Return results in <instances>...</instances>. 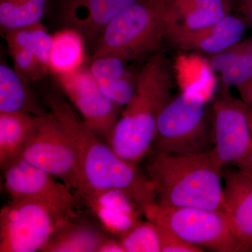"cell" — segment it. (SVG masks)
I'll return each mask as SVG.
<instances>
[{
  "label": "cell",
  "mask_w": 252,
  "mask_h": 252,
  "mask_svg": "<svg viewBox=\"0 0 252 252\" xmlns=\"http://www.w3.org/2000/svg\"><path fill=\"white\" fill-rule=\"evenodd\" d=\"M215 147L212 123L205 99L187 91L166 104L158 121L152 152L169 154L199 153Z\"/></svg>",
  "instance_id": "cell-5"
},
{
  "label": "cell",
  "mask_w": 252,
  "mask_h": 252,
  "mask_svg": "<svg viewBox=\"0 0 252 252\" xmlns=\"http://www.w3.org/2000/svg\"><path fill=\"white\" fill-rule=\"evenodd\" d=\"M124 60L113 56L91 59L89 69L97 84H106L129 75Z\"/></svg>",
  "instance_id": "cell-26"
},
{
  "label": "cell",
  "mask_w": 252,
  "mask_h": 252,
  "mask_svg": "<svg viewBox=\"0 0 252 252\" xmlns=\"http://www.w3.org/2000/svg\"><path fill=\"white\" fill-rule=\"evenodd\" d=\"M59 88L86 125L106 142L119 120L120 106L101 91L89 69L56 75Z\"/></svg>",
  "instance_id": "cell-10"
},
{
  "label": "cell",
  "mask_w": 252,
  "mask_h": 252,
  "mask_svg": "<svg viewBox=\"0 0 252 252\" xmlns=\"http://www.w3.org/2000/svg\"><path fill=\"white\" fill-rule=\"evenodd\" d=\"M247 21L228 14L210 27L176 38L170 41L183 51L218 54L241 41L246 31Z\"/></svg>",
  "instance_id": "cell-16"
},
{
  "label": "cell",
  "mask_w": 252,
  "mask_h": 252,
  "mask_svg": "<svg viewBox=\"0 0 252 252\" xmlns=\"http://www.w3.org/2000/svg\"><path fill=\"white\" fill-rule=\"evenodd\" d=\"M49 112L57 118L77 156L84 190H120L142 210L156 203L153 182L139 170L137 164L122 158L91 130L76 113L63 94L45 95Z\"/></svg>",
  "instance_id": "cell-1"
},
{
  "label": "cell",
  "mask_w": 252,
  "mask_h": 252,
  "mask_svg": "<svg viewBox=\"0 0 252 252\" xmlns=\"http://www.w3.org/2000/svg\"><path fill=\"white\" fill-rule=\"evenodd\" d=\"M143 214L147 220L166 227L195 246L217 252H243L225 212L154 203L146 207Z\"/></svg>",
  "instance_id": "cell-6"
},
{
  "label": "cell",
  "mask_w": 252,
  "mask_h": 252,
  "mask_svg": "<svg viewBox=\"0 0 252 252\" xmlns=\"http://www.w3.org/2000/svg\"><path fill=\"white\" fill-rule=\"evenodd\" d=\"M146 168L154 184L158 205L225 212L223 166L214 147L189 154L152 152Z\"/></svg>",
  "instance_id": "cell-2"
},
{
  "label": "cell",
  "mask_w": 252,
  "mask_h": 252,
  "mask_svg": "<svg viewBox=\"0 0 252 252\" xmlns=\"http://www.w3.org/2000/svg\"><path fill=\"white\" fill-rule=\"evenodd\" d=\"M38 117L25 112H0V167L2 171L19 159Z\"/></svg>",
  "instance_id": "cell-17"
},
{
  "label": "cell",
  "mask_w": 252,
  "mask_h": 252,
  "mask_svg": "<svg viewBox=\"0 0 252 252\" xmlns=\"http://www.w3.org/2000/svg\"><path fill=\"white\" fill-rule=\"evenodd\" d=\"M161 252H203V248L195 246L181 238L171 230L163 225L157 224Z\"/></svg>",
  "instance_id": "cell-28"
},
{
  "label": "cell",
  "mask_w": 252,
  "mask_h": 252,
  "mask_svg": "<svg viewBox=\"0 0 252 252\" xmlns=\"http://www.w3.org/2000/svg\"><path fill=\"white\" fill-rule=\"evenodd\" d=\"M98 86L109 99L122 107H125L132 98L135 90L136 80L132 81L127 75Z\"/></svg>",
  "instance_id": "cell-27"
},
{
  "label": "cell",
  "mask_w": 252,
  "mask_h": 252,
  "mask_svg": "<svg viewBox=\"0 0 252 252\" xmlns=\"http://www.w3.org/2000/svg\"><path fill=\"white\" fill-rule=\"evenodd\" d=\"M221 175L225 214L243 252H252V174L225 165Z\"/></svg>",
  "instance_id": "cell-13"
},
{
  "label": "cell",
  "mask_w": 252,
  "mask_h": 252,
  "mask_svg": "<svg viewBox=\"0 0 252 252\" xmlns=\"http://www.w3.org/2000/svg\"><path fill=\"white\" fill-rule=\"evenodd\" d=\"M137 0H72L64 11L68 28L83 36L98 37L114 18Z\"/></svg>",
  "instance_id": "cell-15"
},
{
  "label": "cell",
  "mask_w": 252,
  "mask_h": 252,
  "mask_svg": "<svg viewBox=\"0 0 252 252\" xmlns=\"http://www.w3.org/2000/svg\"><path fill=\"white\" fill-rule=\"evenodd\" d=\"M4 185L11 199L30 198L47 204L75 218L78 200L63 182L19 158L4 170Z\"/></svg>",
  "instance_id": "cell-11"
},
{
  "label": "cell",
  "mask_w": 252,
  "mask_h": 252,
  "mask_svg": "<svg viewBox=\"0 0 252 252\" xmlns=\"http://www.w3.org/2000/svg\"><path fill=\"white\" fill-rule=\"evenodd\" d=\"M29 84L11 68L0 64V112H25L42 116L47 114L41 108L31 92Z\"/></svg>",
  "instance_id": "cell-20"
},
{
  "label": "cell",
  "mask_w": 252,
  "mask_h": 252,
  "mask_svg": "<svg viewBox=\"0 0 252 252\" xmlns=\"http://www.w3.org/2000/svg\"><path fill=\"white\" fill-rule=\"evenodd\" d=\"M86 54L83 36L72 28H66L53 35L50 70L55 75L69 74L84 67Z\"/></svg>",
  "instance_id": "cell-21"
},
{
  "label": "cell",
  "mask_w": 252,
  "mask_h": 252,
  "mask_svg": "<svg viewBox=\"0 0 252 252\" xmlns=\"http://www.w3.org/2000/svg\"><path fill=\"white\" fill-rule=\"evenodd\" d=\"M47 0H0V26L6 32L41 22Z\"/></svg>",
  "instance_id": "cell-23"
},
{
  "label": "cell",
  "mask_w": 252,
  "mask_h": 252,
  "mask_svg": "<svg viewBox=\"0 0 252 252\" xmlns=\"http://www.w3.org/2000/svg\"><path fill=\"white\" fill-rule=\"evenodd\" d=\"M119 240L125 252H161L157 225L150 220L138 222Z\"/></svg>",
  "instance_id": "cell-24"
},
{
  "label": "cell",
  "mask_w": 252,
  "mask_h": 252,
  "mask_svg": "<svg viewBox=\"0 0 252 252\" xmlns=\"http://www.w3.org/2000/svg\"><path fill=\"white\" fill-rule=\"evenodd\" d=\"M8 47H20L33 53L46 70H50L53 35L41 22L4 33Z\"/></svg>",
  "instance_id": "cell-22"
},
{
  "label": "cell",
  "mask_w": 252,
  "mask_h": 252,
  "mask_svg": "<svg viewBox=\"0 0 252 252\" xmlns=\"http://www.w3.org/2000/svg\"><path fill=\"white\" fill-rule=\"evenodd\" d=\"M19 158L59 179L77 195L84 190L72 144L57 118L49 111L38 117Z\"/></svg>",
  "instance_id": "cell-8"
},
{
  "label": "cell",
  "mask_w": 252,
  "mask_h": 252,
  "mask_svg": "<svg viewBox=\"0 0 252 252\" xmlns=\"http://www.w3.org/2000/svg\"><path fill=\"white\" fill-rule=\"evenodd\" d=\"M240 9L245 21L252 28V0H240Z\"/></svg>",
  "instance_id": "cell-31"
},
{
  "label": "cell",
  "mask_w": 252,
  "mask_h": 252,
  "mask_svg": "<svg viewBox=\"0 0 252 252\" xmlns=\"http://www.w3.org/2000/svg\"><path fill=\"white\" fill-rule=\"evenodd\" d=\"M74 219L39 200L11 199L0 213V252H41Z\"/></svg>",
  "instance_id": "cell-7"
},
{
  "label": "cell",
  "mask_w": 252,
  "mask_h": 252,
  "mask_svg": "<svg viewBox=\"0 0 252 252\" xmlns=\"http://www.w3.org/2000/svg\"><path fill=\"white\" fill-rule=\"evenodd\" d=\"M215 149L222 166L230 165L252 174V135L246 104L228 94L212 107Z\"/></svg>",
  "instance_id": "cell-9"
},
{
  "label": "cell",
  "mask_w": 252,
  "mask_h": 252,
  "mask_svg": "<svg viewBox=\"0 0 252 252\" xmlns=\"http://www.w3.org/2000/svg\"><path fill=\"white\" fill-rule=\"evenodd\" d=\"M163 11L164 0H137L104 28L91 59L113 56L127 63L160 51Z\"/></svg>",
  "instance_id": "cell-4"
},
{
  "label": "cell",
  "mask_w": 252,
  "mask_h": 252,
  "mask_svg": "<svg viewBox=\"0 0 252 252\" xmlns=\"http://www.w3.org/2000/svg\"><path fill=\"white\" fill-rule=\"evenodd\" d=\"M75 220L56 230L41 252H99L107 235L90 223Z\"/></svg>",
  "instance_id": "cell-19"
},
{
  "label": "cell",
  "mask_w": 252,
  "mask_h": 252,
  "mask_svg": "<svg viewBox=\"0 0 252 252\" xmlns=\"http://www.w3.org/2000/svg\"><path fill=\"white\" fill-rule=\"evenodd\" d=\"M246 116L248 119L249 127L252 135V108L246 104Z\"/></svg>",
  "instance_id": "cell-32"
},
{
  "label": "cell",
  "mask_w": 252,
  "mask_h": 252,
  "mask_svg": "<svg viewBox=\"0 0 252 252\" xmlns=\"http://www.w3.org/2000/svg\"><path fill=\"white\" fill-rule=\"evenodd\" d=\"M236 89L240 94L242 101L252 108V79L237 86Z\"/></svg>",
  "instance_id": "cell-29"
},
{
  "label": "cell",
  "mask_w": 252,
  "mask_h": 252,
  "mask_svg": "<svg viewBox=\"0 0 252 252\" xmlns=\"http://www.w3.org/2000/svg\"><path fill=\"white\" fill-rule=\"evenodd\" d=\"M228 14L225 0H164L165 39L172 41L210 27Z\"/></svg>",
  "instance_id": "cell-12"
},
{
  "label": "cell",
  "mask_w": 252,
  "mask_h": 252,
  "mask_svg": "<svg viewBox=\"0 0 252 252\" xmlns=\"http://www.w3.org/2000/svg\"><path fill=\"white\" fill-rule=\"evenodd\" d=\"M171 91L170 66L160 50L149 56L141 69L133 95L107 140L119 157L138 164L148 155L160 113L172 99Z\"/></svg>",
  "instance_id": "cell-3"
},
{
  "label": "cell",
  "mask_w": 252,
  "mask_h": 252,
  "mask_svg": "<svg viewBox=\"0 0 252 252\" xmlns=\"http://www.w3.org/2000/svg\"><path fill=\"white\" fill-rule=\"evenodd\" d=\"M208 57L210 69L220 72L225 87L236 88L252 79V36Z\"/></svg>",
  "instance_id": "cell-18"
},
{
  "label": "cell",
  "mask_w": 252,
  "mask_h": 252,
  "mask_svg": "<svg viewBox=\"0 0 252 252\" xmlns=\"http://www.w3.org/2000/svg\"><path fill=\"white\" fill-rule=\"evenodd\" d=\"M8 50L15 70L28 84L40 81L49 74L31 51L19 47H8Z\"/></svg>",
  "instance_id": "cell-25"
},
{
  "label": "cell",
  "mask_w": 252,
  "mask_h": 252,
  "mask_svg": "<svg viewBox=\"0 0 252 252\" xmlns=\"http://www.w3.org/2000/svg\"><path fill=\"white\" fill-rule=\"evenodd\" d=\"M78 197L97 217L104 230L119 238L138 223L137 213H142L140 207L120 190H89Z\"/></svg>",
  "instance_id": "cell-14"
},
{
  "label": "cell",
  "mask_w": 252,
  "mask_h": 252,
  "mask_svg": "<svg viewBox=\"0 0 252 252\" xmlns=\"http://www.w3.org/2000/svg\"><path fill=\"white\" fill-rule=\"evenodd\" d=\"M99 252H125V250L119 239L117 240L107 235L101 245Z\"/></svg>",
  "instance_id": "cell-30"
}]
</instances>
